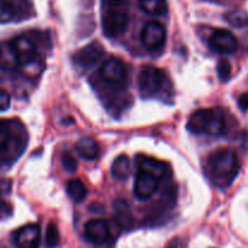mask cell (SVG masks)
Returning a JSON list of instances; mask_svg holds the SVG:
<instances>
[{
    "label": "cell",
    "instance_id": "6da1fadb",
    "mask_svg": "<svg viewBox=\"0 0 248 248\" xmlns=\"http://www.w3.org/2000/svg\"><path fill=\"white\" fill-rule=\"evenodd\" d=\"M23 125L17 120H0V169L9 167L23 154L27 147Z\"/></svg>",
    "mask_w": 248,
    "mask_h": 248
},
{
    "label": "cell",
    "instance_id": "7a4b0ae2",
    "mask_svg": "<svg viewBox=\"0 0 248 248\" xmlns=\"http://www.w3.org/2000/svg\"><path fill=\"white\" fill-rule=\"evenodd\" d=\"M208 169H210L211 178L215 184L225 188L232 183L239 173V157L232 150H216L208 157Z\"/></svg>",
    "mask_w": 248,
    "mask_h": 248
},
{
    "label": "cell",
    "instance_id": "3957f363",
    "mask_svg": "<svg viewBox=\"0 0 248 248\" xmlns=\"http://www.w3.org/2000/svg\"><path fill=\"white\" fill-rule=\"evenodd\" d=\"M128 10L124 0H102V28L108 38H118L128 26Z\"/></svg>",
    "mask_w": 248,
    "mask_h": 248
},
{
    "label": "cell",
    "instance_id": "277c9868",
    "mask_svg": "<svg viewBox=\"0 0 248 248\" xmlns=\"http://www.w3.org/2000/svg\"><path fill=\"white\" fill-rule=\"evenodd\" d=\"M186 127L196 135L219 136L225 130V116L220 108H206L194 111Z\"/></svg>",
    "mask_w": 248,
    "mask_h": 248
},
{
    "label": "cell",
    "instance_id": "5b68a950",
    "mask_svg": "<svg viewBox=\"0 0 248 248\" xmlns=\"http://www.w3.org/2000/svg\"><path fill=\"white\" fill-rule=\"evenodd\" d=\"M166 85V75L154 65H145L142 68L138 77V87L140 94L144 97H155L159 94Z\"/></svg>",
    "mask_w": 248,
    "mask_h": 248
},
{
    "label": "cell",
    "instance_id": "8992f818",
    "mask_svg": "<svg viewBox=\"0 0 248 248\" xmlns=\"http://www.w3.org/2000/svg\"><path fill=\"white\" fill-rule=\"evenodd\" d=\"M140 40L147 50H160L166 43V28L159 21L148 22L140 34Z\"/></svg>",
    "mask_w": 248,
    "mask_h": 248
},
{
    "label": "cell",
    "instance_id": "52a82bcc",
    "mask_svg": "<svg viewBox=\"0 0 248 248\" xmlns=\"http://www.w3.org/2000/svg\"><path fill=\"white\" fill-rule=\"evenodd\" d=\"M101 77L113 86H120L127 79V69L120 58H108L101 67Z\"/></svg>",
    "mask_w": 248,
    "mask_h": 248
},
{
    "label": "cell",
    "instance_id": "ba28073f",
    "mask_svg": "<svg viewBox=\"0 0 248 248\" xmlns=\"http://www.w3.org/2000/svg\"><path fill=\"white\" fill-rule=\"evenodd\" d=\"M104 55V48L98 41H93L90 43L89 45L84 46L82 48L78 50L77 52L73 55V62L75 65L84 69H89L92 68L94 64L99 62Z\"/></svg>",
    "mask_w": 248,
    "mask_h": 248
},
{
    "label": "cell",
    "instance_id": "9c48e42d",
    "mask_svg": "<svg viewBox=\"0 0 248 248\" xmlns=\"http://www.w3.org/2000/svg\"><path fill=\"white\" fill-rule=\"evenodd\" d=\"M210 45L217 52L223 55H232L239 48V41L230 31L216 29L210 38Z\"/></svg>",
    "mask_w": 248,
    "mask_h": 248
},
{
    "label": "cell",
    "instance_id": "30bf717a",
    "mask_svg": "<svg viewBox=\"0 0 248 248\" xmlns=\"http://www.w3.org/2000/svg\"><path fill=\"white\" fill-rule=\"evenodd\" d=\"M41 241V229L38 224H27L14 234L17 248H39Z\"/></svg>",
    "mask_w": 248,
    "mask_h": 248
},
{
    "label": "cell",
    "instance_id": "8fae6325",
    "mask_svg": "<svg viewBox=\"0 0 248 248\" xmlns=\"http://www.w3.org/2000/svg\"><path fill=\"white\" fill-rule=\"evenodd\" d=\"M84 236L90 244L104 245L110 239V228L103 219H91L85 224Z\"/></svg>",
    "mask_w": 248,
    "mask_h": 248
},
{
    "label": "cell",
    "instance_id": "7c38bea8",
    "mask_svg": "<svg viewBox=\"0 0 248 248\" xmlns=\"http://www.w3.org/2000/svg\"><path fill=\"white\" fill-rule=\"evenodd\" d=\"M10 43L15 51L19 67L31 64L36 60V47L28 36H17Z\"/></svg>",
    "mask_w": 248,
    "mask_h": 248
},
{
    "label": "cell",
    "instance_id": "4fadbf2b",
    "mask_svg": "<svg viewBox=\"0 0 248 248\" xmlns=\"http://www.w3.org/2000/svg\"><path fill=\"white\" fill-rule=\"evenodd\" d=\"M159 178L148 173V172L140 171L136 176L135 188H133L136 198L140 199V200H147V199L152 198L155 191L159 189Z\"/></svg>",
    "mask_w": 248,
    "mask_h": 248
},
{
    "label": "cell",
    "instance_id": "5bb4252c",
    "mask_svg": "<svg viewBox=\"0 0 248 248\" xmlns=\"http://www.w3.org/2000/svg\"><path fill=\"white\" fill-rule=\"evenodd\" d=\"M136 162L140 171L148 172L159 179H167L172 176L171 166L167 162L160 161V160L145 156V155H138Z\"/></svg>",
    "mask_w": 248,
    "mask_h": 248
},
{
    "label": "cell",
    "instance_id": "9a60e30c",
    "mask_svg": "<svg viewBox=\"0 0 248 248\" xmlns=\"http://www.w3.org/2000/svg\"><path fill=\"white\" fill-rule=\"evenodd\" d=\"M77 152L81 157L92 161V160L98 159L99 145L97 140H94L92 137H84L77 143Z\"/></svg>",
    "mask_w": 248,
    "mask_h": 248
},
{
    "label": "cell",
    "instance_id": "2e32d148",
    "mask_svg": "<svg viewBox=\"0 0 248 248\" xmlns=\"http://www.w3.org/2000/svg\"><path fill=\"white\" fill-rule=\"evenodd\" d=\"M18 67V61L15 55L11 43L9 41V43L0 44V69L10 72V70H15Z\"/></svg>",
    "mask_w": 248,
    "mask_h": 248
},
{
    "label": "cell",
    "instance_id": "e0dca14e",
    "mask_svg": "<svg viewBox=\"0 0 248 248\" xmlns=\"http://www.w3.org/2000/svg\"><path fill=\"white\" fill-rule=\"evenodd\" d=\"M111 173L114 178L119 181H125L131 173V160L127 155L121 154L114 160L111 165Z\"/></svg>",
    "mask_w": 248,
    "mask_h": 248
},
{
    "label": "cell",
    "instance_id": "ac0fdd59",
    "mask_svg": "<svg viewBox=\"0 0 248 248\" xmlns=\"http://www.w3.org/2000/svg\"><path fill=\"white\" fill-rule=\"evenodd\" d=\"M140 6L145 14L152 16H164L169 10L166 0H140Z\"/></svg>",
    "mask_w": 248,
    "mask_h": 248
},
{
    "label": "cell",
    "instance_id": "d6986e66",
    "mask_svg": "<svg viewBox=\"0 0 248 248\" xmlns=\"http://www.w3.org/2000/svg\"><path fill=\"white\" fill-rule=\"evenodd\" d=\"M67 194L74 202H81L86 199L87 189L80 179H72L67 184Z\"/></svg>",
    "mask_w": 248,
    "mask_h": 248
},
{
    "label": "cell",
    "instance_id": "ffe728a7",
    "mask_svg": "<svg viewBox=\"0 0 248 248\" xmlns=\"http://www.w3.org/2000/svg\"><path fill=\"white\" fill-rule=\"evenodd\" d=\"M225 21L235 28H244L248 26V15L242 10H232L225 15Z\"/></svg>",
    "mask_w": 248,
    "mask_h": 248
},
{
    "label": "cell",
    "instance_id": "44dd1931",
    "mask_svg": "<svg viewBox=\"0 0 248 248\" xmlns=\"http://www.w3.org/2000/svg\"><path fill=\"white\" fill-rule=\"evenodd\" d=\"M16 17V7L10 0H0V23H9Z\"/></svg>",
    "mask_w": 248,
    "mask_h": 248
},
{
    "label": "cell",
    "instance_id": "7402d4cb",
    "mask_svg": "<svg viewBox=\"0 0 248 248\" xmlns=\"http://www.w3.org/2000/svg\"><path fill=\"white\" fill-rule=\"evenodd\" d=\"M125 202H119L118 205H116V220H118V223L120 224L121 228L128 229V228L132 227V217H131L130 211H128L127 208H125Z\"/></svg>",
    "mask_w": 248,
    "mask_h": 248
},
{
    "label": "cell",
    "instance_id": "603a6c76",
    "mask_svg": "<svg viewBox=\"0 0 248 248\" xmlns=\"http://www.w3.org/2000/svg\"><path fill=\"white\" fill-rule=\"evenodd\" d=\"M46 247L47 248H57L61 244V234L58 230L57 224L51 222L48 224L47 230H46V237H45Z\"/></svg>",
    "mask_w": 248,
    "mask_h": 248
},
{
    "label": "cell",
    "instance_id": "cb8c5ba5",
    "mask_svg": "<svg viewBox=\"0 0 248 248\" xmlns=\"http://www.w3.org/2000/svg\"><path fill=\"white\" fill-rule=\"evenodd\" d=\"M217 73L219 79L223 82H227L232 78V64H230L229 61L225 60V58L220 60L217 65Z\"/></svg>",
    "mask_w": 248,
    "mask_h": 248
},
{
    "label": "cell",
    "instance_id": "d4e9b609",
    "mask_svg": "<svg viewBox=\"0 0 248 248\" xmlns=\"http://www.w3.org/2000/svg\"><path fill=\"white\" fill-rule=\"evenodd\" d=\"M61 162L62 167L68 172V173H75L78 170V161L70 153H63L61 156Z\"/></svg>",
    "mask_w": 248,
    "mask_h": 248
},
{
    "label": "cell",
    "instance_id": "484cf974",
    "mask_svg": "<svg viewBox=\"0 0 248 248\" xmlns=\"http://www.w3.org/2000/svg\"><path fill=\"white\" fill-rule=\"evenodd\" d=\"M4 189L0 184V220H4L12 215V206L6 199L4 198Z\"/></svg>",
    "mask_w": 248,
    "mask_h": 248
},
{
    "label": "cell",
    "instance_id": "4316f807",
    "mask_svg": "<svg viewBox=\"0 0 248 248\" xmlns=\"http://www.w3.org/2000/svg\"><path fill=\"white\" fill-rule=\"evenodd\" d=\"M10 103H11V97L9 92L0 89V111L7 110L10 108Z\"/></svg>",
    "mask_w": 248,
    "mask_h": 248
},
{
    "label": "cell",
    "instance_id": "83f0119b",
    "mask_svg": "<svg viewBox=\"0 0 248 248\" xmlns=\"http://www.w3.org/2000/svg\"><path fill=\"white\" fill-rule=\"evenodd\" d=\"M165 248H186V242L181 237H173L172 240H170Z\"/></svg>",
    "mask_w": 248,
    "mask_h": 248
},
{
    "label": "cell",
    "instance_id": "f1b7e54d",
    "mask_svg": "<svg viewBox=\"0 0 248 248\" xmlns=\"http://www.w3.org/2000/svg\"><path fill=\"white\" fill-rule=\"evenodd\" d=\"M239 106L242 110H248V92H245L239 97Z\"/></svg>",
    "mask_w": 248,
    "mask_h": 248
}]
</instances>
